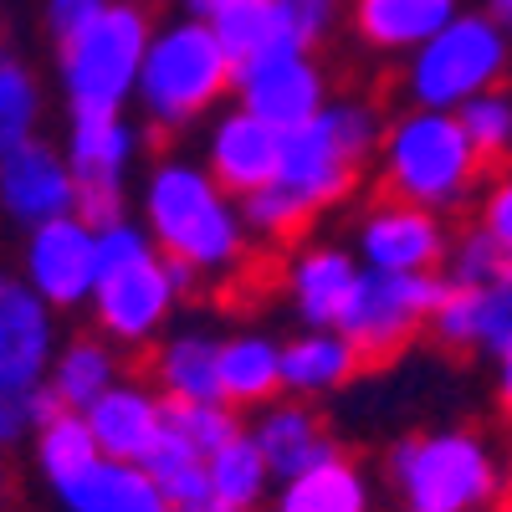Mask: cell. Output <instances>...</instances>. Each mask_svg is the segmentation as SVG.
<instances>
[{
  "label": "cell",
  "mask_w": 512,
  "mask_h": 512,
  "mask_svg": "<svg viewBox=\"0 0 512 512\" xmlns=\"http://www.w3.org/2000/svg\"><path fill=\"white\" fill-rule=\"evenodd\" d=\"M98 6H103V0H47V21H52L57 41H62L67 31H77V26L88 21Z\"/></svg>",
  "instance_id": "ab89813d"
},
{
  "label": "cell",
  "mask_w": 512,
  "mask_h": 512,
  "mask_svg": "<svg viewBox=\"0 0 512 512\" xmlns=\"http://www.w3.org/2000/svg\"><path fill=\"white\" fill-rule=\"evenodd\" d=\"M461 11V0H354V31L379 57H410Z\"/></svg>",
  "instance_id": "7402d4cb"
},
{
  "label": "cell",
  "mask_w": 512,
  "mask_h": 512,
  "mask_svg": "<svg viewBox=\"0 0 512 512\" xmlns=\"http://www.w3.org/2000/svg\"><path fill=\"white\" fill-rule=\"evenodd\" d=\"M246 431H251L256 446H262L277 482L308 472V466H318V461H328L338 451L323 415L313 410V400H292V395H277L272 405H262Z\"/></svg>",
  "instance_id": "ac0fdd59"
},
{
  "label": "cell",
  "mask_w": 512,
  "mask_h": 512,
  "mask_svg": "<svg viewBox=\"0 0 512 512\" xmlns=\"http://www.w3.org/2000/svg\"><path fill=\"white\" fill-rule=\"evenodd\" d=\"M477 226L497 241V251L512 262V169H507L502 180H492V185H487L482 210H477Z\"/></svg>",
  "instance_id": "74e56055"
},
{
  "label": "cell",
  "mask_w": 512,
  "mask_h": 512,
  "mask_svg": "<svg viewBox=\"0 0 512 512\" xmlns=\"http://www.w3.org/2000/svg\"><path fill=\"white\" fill-rule=\"evenodd\" d=\"M436 344L451 354H502L512 344V262L477 287L446 282V297L431 318Z\"/></svg>",
  "instance_id": "5bb4252c"
},
{
  "label": "cell",
  "mask_w": 512,
  "mask_h": 512,
  "mask_svg": "<svg viewBox=\"0 0 512 512\" xmlns=\"http://www.w3.org/2000/svg\"><path fill=\"white\" fill-rule=\"evenodd\" d=\"M364 262L354 256V246L338 241H308L303 251L287 262V303L292 318L303 328H338L349 297L359 287Z\"/></svg>",
  "instance_id": "2e32d148"
},
{
  "label": "cell",
  "mask_w": 512,
  "mask_h": 512,
  "mask_svg": "<svg viewBox=\"0 0 512 512\" xmlns=\"http://www.w3.org/2000/svg\"><path fill=\"white\" fill-rule=\"evenodd\" d=\"M0 205H6L21 226L72 216L77 175H72L67 154H57L52 144H41V139L16 144L6 159H0Z\"/></svg>",
  "instance_id": "9a60e30c"
},
{
  "label": "cell",
  "mask_w": 512,
  "mask_h": 512,
  "mask_svg": "<svg viewBox=\"0 0 512 512\" xmlns=\"http://www.w3.org/2000/svg\"><path fill=\"white\" fill-rule=\"evenodd\" d=\"M384 477L420 512H492L507 497V461L472 425L400 436L384 451Z\"/></svg>",
  "instance_id": "277c9868"
},
{
  "label": "cell",
  "mask_w": 512,
  "mask_h": 512,
  "mask_svg": "<svg viewBox=\"0 0 512 512\" xmlns=\"http://www.w3.org/2000/svg\"><path fill=\"white\" fill-rule=\"evenodd\" d=\"M169 425H180V431L205 451V456H216L226 441H236L246 425L236 415V405L226 400H200V405H169Z\"/></svg>",
  "instance_id": "836d02e7"
},
{
  "label": "cell",
  "mask_w": 512,
  "mask_h": 512,
  "mask_svg": "<svg viewBox=\"0 0 512 512\" xmlns=\"http://www.w3.org/2000/svg\"><path fill=\"white\" fill-rule=\"evenodd\" d=\"M231 93L241 108H251L256 118H267L272 128L287 134V128L308 123L328 103V72L318 67L308 47H277L256 62H241Z\"/></svg>",
  "instance_id": "8fae6325"
},
{
  "label": "cell",
  "mask_w": 512,
  "mask_h": 512,
  "mask_svg": "<svg viewBox=\"0 0 512 512\" xmlns=\"http://www.w3.org/2000/svg\"><path fill=\"white\" fill-rule=\"evenodd\" d=\"M451 231L441 210L410 205L400 195L374 200L354 226V256L369 272H446Z\"/></svg>",
  "instance_id": "30bf717a"
},
{
  "label": "cell",
  "mask_w": 512,
  "mask_h": 512,
  "mask_svg": "<svg viewBox=\"0 0 512 512\" xmlns=\"http://www.w3.org/2000/svg\"><path fill=\"white\" fill-rule=\"evenodd\" d=\"M175 308H180V287L169 277V256L154 246L149 226H134L123 216L108 231H98L93 318L108 344L149 349Z\"/></svg>",
  "instance_id": "5b68a950"
},
{
  "label": "cell",
  "mask_w": 512,
  "mask_h": 512,
  "mask_svg": "<svg viewBox=\"0 0 512 512\" xmlns=\"http://www.w3.org/2000/svg\"><path fill=\"white\" fill-rule=\"evenodd\" d=\"M364 374V354L349 344L344 328H297L282 344V395L328 400Z\"/></svg>",
  "instance_id": "ffe728a7"
},
{
  "label": "cell",
  "mask_w": 512,
  "mask_h": 512,
  "mask_svg": "<svg viewBox=\"0 0 512 512\" xmlns=\"http://www.w3.org/2000/svg\"><path fill=\"white\" fill-rule=\"evenodd\" d=\"M52 369V303L31 282L0 277V379L47 384Z\"/></svg>",
  "instance_id": "e0dca14e"
},
{
  "label": "cell",
  "mask_w": 512,
  "mask_h": 512,
  "mask_svg": "<svg viewBox=\"0 0 512 512\" xmlns=\"http://www.w3.org/2000/svg\"><path fill=\"white\" fill-rule=\"evenodd\" d=\"M497 405L512 415V344L497 354Z\"/></svg>",
  "instance_id": "60d3db41"
},
{
  "label": "cell",
  "mask_w": 512,
  "mask_h": 512,
  "mask_svg": "<svg viewBox=\"0 0 512 512\" xmlns=\"http://www.w3.org/2000/svg\"><path fill=\"white\" fill-rule=\"evenodd\" d=\"M395 512H420V507H405V502H400V507H395Z\"/></svg>",
  "instance_id": "f6af8a7d"
},
{
  "label": "cell",
  "mask_w": 512,
  "mask_h": 512,
  "mask_svg": "<svg viewBox=\"0 0 512 512\" xmlns=\"http://www.w3.org/2000/svg\"><path fill=\"white\" fill-rule=\"evenodd\" d=\"M47 384L67 410H88L103 390L118 384V349H108V338H72V344L52 359Z\"/></svg>",
  "instance_id": "f1b7e54d"
},
{
  "label": "cell",
  "mask_w": 512,
  "mask_h": 512,
  "mask_svg": "<svg viewBox=\"0 0 512 512\" xmlns=\"http://www.w3.org/2000/svg\"><path fill=\"white\" fill-rule=\"evenodd\" d=\"M461 123L487 164H512V82H497L482 98H472L461 108Z\"/></svg>",
  "instance_id": "d6a6232c"
},
{
  "label": "cell",
  "mask_w": 512,
  "mask_h": 512,
  "mask_svg": "<svg viewBox=\"0 0 512 512\" xmlns=\"http://www.w3.org/2000/svg\"><path fill=\"white\" fill-rule=\"evenodd\" d=\"M144 226L169 262H185L200 277H236L246 267V216L241 200L210 175L205 159L164 154L144 180Z\"/></svg>",
  "instance_id": "6da1fadb"
},
{
  "label": "cell",
  "mask_w": 512,
  "mask_h": 512,
  "mask_svg": "<svg viewBox=\"0 0 512 512\" xmlns=\"http://www.w3.org/2000/svg\"><path fill=\"white\" fill-rule=\"evenodd\" d=\"M36 118H41V93L31 67L11 52V41L0 36V159L16 144L36 139Z\"/></svg>",
  "instance_id": "1f68e13d"
},
{
  "label": "cell",
  "mask_w": 512,
  "mask_h": 512,
  "mask_svg": "<svg viewBox=\"0 0 512 512\" xmlns=\"http://www.w3.org/2000/svg\"><path fill=\"white\" fill-rule=\"evenodd\" d=\"M98 456H103L98 436H93V425L82 410H62L47 425H36V461H41V472H47L52 487L77 477V472H88Z\"/></svg>",
  "instance_id": "4dcf8cb0"
},
{
  "label": "cell",
  "mask_w": 512,
  "mask_h": 512,
  "mask_svg": "<svg viewBox=\"0 0 512 512\" xmlns=\"http://www.w3.org/2000/svg\"><path fill=\"white\" fill-rule=\"evenodd\" d=\"M134 159H139V128L123 113H108V108L72 113L67 164H72L77 185H123Z\"/></svg>",
  "instance_id": "603a6c76"
},
{
  "label": "cell",
  "mask_w": 512,
  "mask_h": 512,
  "mask_svg": "<svg viewBox=\"0 0 512 512\" xmlns=\"http://www.w3.org/2000/svg\"><path fill=\"white\" fill-rule=\"evenodd\" d=\"M236 88V62L221 47L210 21H164L154 26L149 57L139 72V108L164 134H185L190 123L210 118Z\"/></svg>",
  "instance_id": "8992f818"
},
{
  "label": "cell",
  "mask_w": 512,
  "mask_h": 512,
  "mask_svg": "<svg viewBox=\"0 0 512 512\" xmlns=\"http://www.w3.org/2000/svg\"><path fill=\"white\" fill-rule=\"evenodd\" d=\"M144 466L164 487L169 507H210V456L180 431V425H164V436L154 441Z\"/></svg>",
  "instance_id": "83f0119b"
},
{
  "label": "cell",
  "mask_w": 512,
  "mask_h": 512,
  "mask_svg": "<svg viewBox=\"0 0 512 512\" xmlns=\"http://www.w3.org/2000/svg\"><path fill=\"white\" fill-rule=\"evenodd\" d=\"M149 41L154 26L139 0H103L77 31H67L57 41V77L72 113L88 108L123 113V103H134Z\"/></svg>",
  "instance_id": "52a82bcc"
},
{
  "label": "cell",
  "mask_w": 512,
  "mask_h": 512,
  "mask_svg": "<svg viewBox=\"0 0 512 512\" xmlns=\"http://www.w3.org/2000/svg\"><path fill=\"white\" fill-rule=\"evenodd\" d=\"M36 390H41V384L0 379V446H11L26 431H36Z\"/></svg>",
  "instance_id": "8d00e7d4"
},
{
  "label": "cell",
  "mask_w": 512,
  "mask_h": 512,
  "mask_svg": "<svg viewBox=\"0 0 512 512\" xmlns=\"http://www.w3.org/2000/svg\"><path fill=\"white\" fill-rule=\"evenodd\" d=\"M169 512H216V507H169Z\"/></svg>",
  "instance_id": "7bdbcfd3"
},
{
  "label": "cell",
  "mask_w": 512,
  "mask_h": 512,
  "mask_svg": "<svg viewBox=\"0 0 512 512\" xmlns=\"http://www.w3.org/2000/svg\"><path fill=\"white\" fill-rule=\"evenodd\" d=\"M277 164H282V128H272L267 118H256L241 103L210 118V128H205V169L236 200L272 185Z\"/></svg>",
  "instance_id": "4fadbf2b"
},
{
  "label": "cell",
  "mask_w": 512,
  "mask_h": 512,
  "mask_svg": "<svg viewBox=\"0 0 512 512\" xmlns=\"http://www.w3.org/2000/svg\"><path fill=\"white\" fill-rule=\"evenodd\" d=\"M82 415H88L103 456L144 461L154 451V441L164 436V425H169V400L159 390H149V384H123L118 379L113 390H103Z\"/></svg>",
  "instance_id": "d6986e66"
},
{
  "label": "cell",
  "mask_w": 512,
  "mask_h": 512,
  "mask_svg": "<svg viewBox=\"0 0 512 512\" xmlns=\"http://www.w3.org/2000/svg\"><path fill=\"white\" fill-rule=\"evenodd\" d=\"M277 6H282L287 36L308 52H318L338 26V0H277Z\"/></svg>",
  "instance_id": "d590c367"
},
{
  "label": "cell",
  "mask_w": 512,
  "mask_h": 512,
  "mask_svg": "<svg viewBox=\"0 0 512 512\" xmlns=\"http://www.w3.org/2000/svg\"><path fill=\"white\" fill-rule=\"evenodd\" d=\"M507 502H512V461H507Z\"/></svg>",
  "instance_id": "ee69618b"
},
{
  "label": "cell",
  "mask_w": 512,
  "mask_h": 512,
  "mask_svg": "<svg viewBox=\"0 0 512 512\" xmlns=\"http://www.w3.org/2000/svg\"><path fill=\"white\" fill-rule=\"evenodd\" d=\"M154 390L169 405L221 400V338L205 328H180L154 349Z\"/></svg>",
  "instance_id": "d4e9b609"
},
{
  "label": "cell",
  "mask_w": 512,
  "mask_h": 512,
  "mask_svg": "<svg viewBox=\"0 0 512 512\" xmlns=\"http://www.w3.org/2000/svg\"><path fill=\"white\" fill-rule=\"evenodd\" d=\"M72 216H82L93 231H108L113 221H123V185H77Z\"/></svg>",
  "instance_id": "f35d334b"
},
{
  "label": "cell",
  "mask_w": 512,
  "mask_h": 512,
  "mask_svg": "<svg viewBox=\"0 0 512 512\" xmlns=\"http://www.w3.org/2000/svg\"><path fill=\"white\" fill-rule=\"evenodd\" d=\"M226 6H231V0H180V16H190V21H216Z\"/></svg>",
  "instance_id": "b9f144b4"
},
{
  "label": "cell",
  "mask_w": 512,
  "mask_h": 512,
  "mask_svg": "<svg viewBox=\"0 0 512 512\" xmlns=\"http://www.w3.org/2000/svg\"><path fill=\"white\" fill-rule=\"evenodd\" d=\"M512 77V31L492 11H461L400 67V88L415 108L461 113L472 98Z\"/></svg>",
  "instance_id": "ba28073f"
},
{
  "label": "cell",
  "mask_w": 512,
  "mask_h": 512,
  "mask_svg": "<svg viewBox=\"0 0 512 512\" xmlns=\"http://www.w3.org/2000/svg\"><path fill=\"white\" fill-rule=\"evenodd\" d=\"M282 395V344L262 328L221 338V400L236 410H262Z\"/></svg>",
  "instance_id": "484cf974"
},
{
  "label": "cell",
  "mask_w": 512,
  "mask_h": 512,
  "mask_svg": "<svg viewBox=\"0 0 512 512\" xmlns=\"http://www.w3.org/2000/svg\"><path fill=\"white\" fill-rule=\"evenodd\" d=\"M441 297H446V272H369L364 267L338 328L349 333V344L364 354V364H384L431 328Z\"/></svg>",
  "instance_id": "9c48e42d"
},
{
  "label": "cell",
  "mask_w": 512,
  "mask_h": 512,
  "mask_svg": "<svg viewBox=\"0 0 512 512\" xmlns=\"http://www.w3.org/2000/svg\"><path fill=\"white\" fill-rule=\"evenodd\" d=\"M221 36V47L231 52V62H256L277 47H297L287 36V21H282V6L277 0H231V6L210 21Z\"/></svg>",
  "instance_id": "f546056e"
},
{
  "label": "cell",
  "mask_w": 512,
  "mask_h": 512,
  "mask_svg": "<svg viewBox=\"0 0 512 512\" xmlns=\"http://www.w3.org/2000/svg\"><path fill=\"white\" fill-rule=\"evenodd\" d=\"M374 164H379L384 195L441 210V216L461 210L487 175V159L477 154L461 113L415 108V103L395 118H384V139H379Z\"/></svg>",
  "instance_id": "3957f363"
},
{
  "label": "cell",
  "mask_w": 512,
  "mask_h": 512,
  "mask_svg": "<svg viewBox=\"0 0 512 512\" xmlns=\"http://www.w3.org/2000/svg\"><path fill=\"white\" fill-rule=\"evenodd\" d=\"M502 267H507V256L497 251V241H492L482 226H472V231H461V236L451 241L446 282H456V287H477V282H492Z\"/></svg>",
  "instance_id": "e575fe53"
},
{
  "label": "cell",
  "mask_w": 512,
  "mask_h": 512,
  "mask_svg": "<svg viewBox=\"0 0 512 512\" xmlns=\"http://www.w3.org/2000/svg\"><path fill=\"white\" fill-rule=\"evenodd\" d=\"M379 139H384V118L374 103L328 98L308 123L282 134V164L272 185L313 221L359 190L364 169L379 159Z\"/></svg>",
  "instance_id": "7a4b0ae2"
},
{
  "label": "cell",
  "mask_w": 512,
  "mask_h": 512,
  "mask_svg": "<svg viewBox=\"0 0 512 512\" xmlns=\"http://www.w3.org/2000/svg\"><path fill=\"white\" fill-rule=\"evenodd\" d=\"M57 502L67 512H169V497L149 477V466L118 456H98L88 472L57 482Z\"/></svg>",
  "instance_id": "44dd1931"
},
{
  "label": "cell",
  "mask_w": 512,
  "mask_h": 512,
  "mask_svg": "<svg viewBox=\"0 0 512 512\" xmlns=\"http://www.w3.org/2000/svg\"><path fill=\"white\" fill-rule=\"evenodd\" d=\"M507 512H512V502H507Z\"/></svg>",
  "instance_id": "bcb514c9"
},
{
  "label": "cell",
  "mask_w": 512,
  "mask_h": 512,
  "mask_svg": "<svg viewBox=\"0 0 512 512\" xmlns=\"http://www.w3.org/2000/svg\"><path fill=\"white\" fill-rule=\"evenodd\" d=\"M267 512H374V477L354 456L333 451L328 461L277 482Z\"/></svg>",
  "instance_id": "cb8c5ba5"
},
{
  "label": "cell",
  "mask_w": 512,
  "mask_h": 512,
  "mask_svg": "<svg viewBox=\"0 0 512 512\" xmlns=\"http://www.w3.org/2000/svg\"><path fill=\"white\" fill-rule=\"evenodd\" d=\"M26 282L47 297L52 308L93 303V287H98V231L82 216H57V221L31 226Z\"/></svg>",
  "instance_id": "7c38bea8"
},
{
  "label": "cell",
  "mask_w": 512,
  "mask_h": 512,
  "mask_svg": "<svg viewBox=\"0 0 512 512\" xmlns=\"http://www.w3.org/2000/svg\"><path fill=\"white\" fill-rule=\"evenodd\" d=\"M272 466L262 456V446L251 441V431H241L236 441H226L210 456V507L216 512H256L272 502Z\"/></svg>",
  "instance_id": "4316f807"
}]
</instances>
